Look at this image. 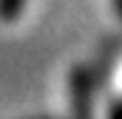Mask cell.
Wrapping results in <instances>:
<instances>
[{
    "instance_id": "1",
    "label": "cell",
    "mask_w": 122,
    "mask_h": 119,
    "mask_svg": "<svg viewBox=\"0 0 122 119\" xmlns=\"http://www.w3.org/2000/svg\"><path fill=\"white\" fill-rule=\"evenodd\" d=\"M71 99H74V119H91V74L77 68L71 77Z\"/></svg>"
},
{
    "instance_id": "2",
    "label": "cell",
    "mask_w": 122,
    "mask_h": 119,
    "mask_svg": "<svg viewBox=\"0 0 122 119\" xmlns=\"http://www.w3.org/2000/svg\"><path fill=\"white\" fill-rule=\"evenodd\" d=\"M23 6H26V0H0V17L3 20H17Z\"/></svg>"
},
{
    "instance_id": "3",
    "label": "cell",
    "mask_w": 122,
    "mask_h": 119,
    "mask_svg": "<svg viewBox=\"0 0 122 119\" xmlns=\"http://www.w3.org/2000/svg\"><path fill=\"white\" fill-rule=\"evenodd\" d=\"M108 119H122V99L111 108V114H108Z\"/></svg>"
},
{
    "instance_id": "4",
    "label": "cell",
    "mask_w": 122,
    "mask_h": 119,
    "mask_svg": "<svg viewBox=\"0 0 122 119\" xmlns=\"http://www.w3.org/2000/svg\"><path fill=\"white\" fill-rule=\"evenodd\" d=\"M114 6H117V11H119V17H122V0H114Z\"/></svg>"
}]
</instances>
